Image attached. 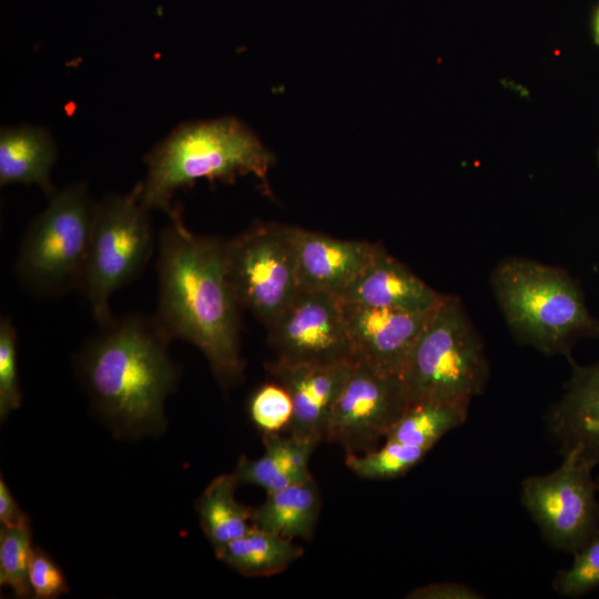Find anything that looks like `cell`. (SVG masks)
<instances>
[{"label": "cell", "instance_id": "obj_1", "mask_svg": "<svg viewBox=\"0 0 599 599\" xmlns=\"http://www.w3.org/2000/svg\"><path fill=\"white\" fill-rule=\"evenodd\" d=\"M159 297L153 315L172 341L184 339L207 359L219 384L241 380L238 306L224 266V240L197 235L181 213L170 219L158 241Z\"/></svg>", "mask_w": 599, "mask_h": 599}, {"label": "cell", "instance_id": "obj_2", "mask_svg": "<svg viewBox=\"0 0 599 599\" xmlns=\"http://www.w3.org/2000/svg\"><path fill=\"white\" fill-rule=\"evenodd\" d=\"M171 339L154 316H113L78 355L80 380L97 409L133 433L164 424V402L176 386Z\"/></svg>", "mask_w": 599, "mask_h": 599}, {"label": "cell", "instance_id": "obj_3", "mask_svg": "<svg viewBox=\"0 0 599 599\" xmlns=\"http://www.w3.org/2000/svg\"><path fill=\"white\" fill-rule=\"evenodd\" d=\"M144 161L148 170L140 182L141 201L169 217L180 211L171 203L174 193L199 179L229 184L251 174L265 193H271L267 173L274 155L252 130L232 116L180 124Z\"/></svg>", "mask_w": 599, "mask_h": 599}, {"label": "cell", "instance_id": "obj_4", "mask_svg": "<svg viewBox=\"0 0 599 599\" xmlns=\"http://www.w3.org/2000/svg\"><path fill=\"white\" fill-rule=\"evenodd\" d=\"M490 284L514 337L547 355L570 357L582 338L599 337V318L588 309L579 283L557 266L508 257Z\"/></svg>", "mask_w": 599, "mask_h": 599}, {"label": "cell", "instance_id": "obj_5", "mask_svg": "<svg viewBox=\"0 0 599 599\" xmlns=\"http://www.w3.org/2000/svg\"><path fill=\"white\" fill-rule=\"evenodd\" d=\"M488 375L477 329L460 298L446 294L429 314L400 372L408 405L436 402L469 407Z\"/></svg>", "mask_w": 599, "mask_h": 599}, {"label": "cell", "instance_id": "obj_6", "mask_svg": "<svg viewBox=\"0 0 599 599\" xmlns=\"http://www.w3.org/2000/svg\"><path fill=\"white\" fill-rule=\"evenodd\" d=\"M48 197L21 240L13 267L21 286L41 298L80 288L95 207L82 182Z\"/></svg>", "mask_w": 599, "mask_h": 599}, {"label": "cell", "instance_id": "obj_7", "mask_svg": "<svg viewBox=\"0 0 599 599\" xmlns=\"http://www.w3.org/2000/svg\"><path fill=\"white\" fill-rule=\"evenodd\" d=\"M140 182L126 194H106L95 202L80 291L98 326L114 315L111 296L135 280L154 252L150 211L141 201Z\"/></svg>", "mask_w": 599, "mask_h": 599}, {"label": "cell", "instance_id": "obj_8", "mask_svg": "<svg viewBox=\"0 0 599 599\" xmlns=\"http://www.w3.org/2000/svg\"><path fill=\"white\" fill-rule=\"evenodd\" d=\"M224 266L238 306L267 328L301 291L294 226L257 222L224 240Z\"/></svg>", "mask_w": 599, "mask_h": 599}, {"label": "cell", "instance_id": "obj_9", "mask_svg": "<svg viewBox=\"0 0 599 599\" xmlns=\"http://www.w3.org/2000/svg\"><path fill=\"white\" fill-rule=\"evenodd\" d=\"M558 468L521 483V501L544 538L575 552L599 531V499L593 464L577 451L562 454Z\"/></svg>", "mask_w": 599, "mask_h": 599}, {"label": "cell", "instance_id": "obj_10", "mask_svg": "<svg viewBox=\"0 0 599 599\" xmlns=\"http://www.w3.org/2000/svg\"><path fill=\"white\" fill-rule=\"evenodd\" d=\"M407 406L399 376L354 362L332 409L325 440L341 445L346 454L370 451L386 439Z\"/></svg>", "mask_w": 599, "mask_h": 599}, {"label": "cell", "instance_id": "obj_11", "mask_svg": "<svg viewBox=\"0 0 599 599\" xmlns=\"http://www.w3.org/2000/svg\"><path fill=\"white\" fill-rule=\"evenodd\" d=\"M276 358L288 363L355 362L338 296L301 290L266 328Z\"/></svg>", "mask_w": 599, "mask_h": 599}, {"label": "cell", "instance_id": "obj_12", "mask_svg": "<svg viewBox=\"0 0 599 599\" xmlns=\"http://www.w3.org/2000/svg\"><path fill=\"white\" fill-rule=\"evenodd\" d=\"M342 302V301H341ZM355 362L399 376L432 311L413 312L343 303Z\"/></svg>", "mask_w": 599, "mask_h": 599}, {"label": "cell", "instance_id": "obj_13", "mask_svg": "<svg viewBox=\"0 0 599 599\" xmlns=\"http://www.w3.org/2000/svg\"><path fill=\"white\" fill-rule=\"evenodd\" d=\"M353 364L288 363L277 358L266 364L273 380L287 389L293 402L286 433L314 446L325 440L332 409Z\"/></svg>", "mask_w": 599, "mask_h": 599}, {"label": "cell", "instance_id": "obj_14", "mask_svg": "<svg viewBox=\"0 0 599 599\" xmlns=\"http://www.w3.org/2000/svg\"><path fill=\"white\" fill-rule=\"evenodd\" d=\"M301 290L339 296L383 247L366 241L341 240L294 226Z\"/></svg>", "mask_w": 599, "mask_h": 599}, {"label": "cell", "instance_id": "obj_15", "mask_svg": "<svg viewBox=\"0 0 599 599\" xmlns=\"http://www.w3.org/2000/svg\"><path fill=\"white\" fill-rule=\"evenodd\" d=\"M572 370L560 399L550 408L547 427L560 444V453L577 451L599 464V363L578 365Z\"/></svg>", "mask_w": 599, "mask_h": 599}, {"label": "cell", "instance_id": "obj_16", "mask_svg": "<svg viewBox=\"0 0 599 599\" xmlns=\"http://www.w3.org/2000/svg\"><path fill=\"white\" fill-rule=\"evenodd\" d=\"M445 296L383 248L338 297L343 303L426 312Z\"/></svg>", "mask_w": 599, "mask_h": 599}, {"label": "cell", "instance_id": "obj_17", "mask_svg": "<svg viewBox=\"0 0 599 599\" xmlns=\"http://www.w3.org/2000/svg\"><path fill=\"white\" fill-rule=\"evenodd\" d=\"M58 150L50 133L40 126L22 124L0 132V184L38 185L50 196L54 191L51 170Z\"/></svg>", "mask_w": 599, "mask_h": 599}, {"label": "cell", "instance_id": "obj_18", "mask_svg": "<svg viewBox=\"0 0 599 599\" xmlns=\"http://www.w3.org/2000/svg\"><path fill=\"white\" fill-rule=\"evenodd\" d=\"M263 444L258 458L238 459L233 474L240 484L258 486L268 494L313 477L308 463L316 446L288 433L263 434Z\"/></svg>", "mask_w": 599, "mask_h": 599}, {"label": "cell", "instance_id": "obj_19", "mask_svg": "<svg viewBox=\"0 0 599 599\" xmlns=\"http://www.w3.org/2000/svg\"><path fill=\"white\" fill-rule=\"evenodd\" d=\"M321 510V496L313 477L267 494L252 509V525L287 539L309 540Z\"/></svg>", "mask_w": 599, "mask_h": 599}, {"label": "cell", "instance_id": "obj_20", "mask_svg": "<svg viewBox=\"0 0 599 599\" xmlns=\"http://www.w3.org/2000/svg\"><path fill=\"white\" fill-rule=\"evenodd\" d=\"M303 554L293 540L252 526L215 555L243 576L266 577L284 571Z\"/></svg>", "mask_w": 599, "mask_h": 599}, {"label": "cell", "instance_id": "obj_21", "mask_svg": "<svg viewBox=\"0 0 599 599\" xmlns=\"http://www.w3.org/2000/svg\"><path fill=\"white\" fill-rule=\"evenodd\" d=\"M237 484L234 474L220 475L209 484L196 502L201 527L215 554L253 526L252 509L235 498Z\"/></svg>", "mask_w": 599, "mask_h": 599}, {"label": "cell", "instance_id": "obj_22", "mask_svg": "<svg viewBox=\"0 0 599 599\" xmlns=\"http://www.w3.org/2000/svg\"><path fill=\"white\" fill-rule=\"evenodd\" d=\"M469 407L436 402L408 405L385 440L432 449L448 432L459 427Z\"/></svg>", "mask_w": 599, "mask_h": 599}, {"label": "cell", "instance_id": "obj_23", "mask_svg": "<svg viewBox=\"0 0 599 599\" xmlns=\"http://www.w3.org/2000/svg\"><path fill=\"white\" fill-rule=\"evenodd\" d=\"M429 449L384 440L380 447L363 454H346V466L358 477L373 480L405 475L427 455Z\"/></svg>", "mask_w": 599, "mask_h": 599}, {"label": "cell", "instance_id": "obj_24", "mask_svg": "<svg viewBox=\"0 0 599 599\" xmlns=\"http://www.w3.org/2000/svg\"><path fill=\"white\" fill-rule=\"evenodd\" d=\"M33 548L29 524L0 529V585L9 587L17 597L32 592L28 571Z\"/></svg>", "mask_w": 599, "mask_h": 599}, {"label": "cell", "instance_id": "obj_25", "mask_svg": "<svg viewBox=\"0 0 599 599\" xmlns=\"http://www.w3.org/2000/svg\"><path fill=\"white\" fill-rule=\"evenodd\" d=\"M248 413L262 434L286 433L293 418V402L287 389L272 380L253 393Z\"/></svg>", "mask_w": 599, "mask_h": 599}, {"label": "cell", "instance_id": "obj_26", "mask_svg": "<svg viewBox=\"0 0 599 599\" xmlns=\"http://www.w3.org/2000/svg\"><path fill=\"white\" fill-rule=\"evenodd\" d=\"M572 555L571 566L559 570L552 581L554 590L567 598L581 597L599 587V531Z\"/></svg>", "mask_w": 599, "mask_h": 599}, {"label": "cell", "instance_id": "obj_27", "mask_svg": "<svg viewBox=\"0 0 599 599\" xmlns=\"http://www.w3.org/2000/svg\"><path fill=\"white\" fill-rule=\"evenodd\" d=\"M21 403L17 361V329L8 316L0 318V417L3 420Z\"/></svg>", "mask_w": 599, "mask_h": 599}, {"label": "cell", "instance_id": "obj_28", "mask_svg": "<svg viewBox=\"0 0 599 599\" xmlns=\"http://www.w3.org/2000/svg\"><path fill=\"white\" fill-rule=\"evenodd\" d=\"M28 579L34 598L51 599L69 591L61 569L40 548L32 550Z\"/></svg>", "mask_w": 599, "mask_h": 599}, {"label": "cell", "instance_id": "obj_29", "mask_svg": "<svg viewBox=\"0 0 599 599\" xmlns=\"http://www.w3.org/2000/svg\"><path fill=\"white\" fill-rule=\"evenodd\" d=\"M410 599H480L484 598L474 588L453 581L435 582L418 587L407 596Z\"/></svg>", "mask_w": 599, "mask_h": 599}, {"label": "cell", "instance_id": "obj_30", "mask_svg": "<svg viewBox=\"0 0 599 599\" xmlns=\"http://www.w3.org/2000/svg\"><path fill=\"white\" fill-rule=\"evenodd\" d=\"M0 522L4 527H19L29 524L2 478L0 480Z\"/></svg>", "mask_w": 599, "mask_h": 599}, {"label": "cell", "instance_id": "obj_31", "mask_svg": "<svg viewBox=\"0 0 599 599\" xmlns=\"http://www.w3.org/2000/svg\"><path fill=\"white\" fill-rule=\"evenodd\" d=\"M592 31H593V39L597 44H599V7L597 8L593 21H592Z\"/></svg>", "mask_w": 599, "mask_h": 599}, {"label": "cell", "instance_id": "obj_32", "mask_svg": "<svg viewBox=\"0 0 599 599\" xmlns=\"http://www.w3.org/2000/svg\"><path fill=\"white\" fill-rule=\"evenodd\" d=\"M597 481V487H598V491H599V477L596 479Z\"/></svg>", "mask_w": 599, "mask_h": 599}, {"label": "cell", "instance_id": "obj_33", "mask_svg": "<svg viewBox=\"0 0 599 599\" xmlns=\"http://www.w3.org/2000/svg\"><path fill=\"white\" fill-rule=\"evenodd\" d=\"M598 163H599V151H598Z\"/></svg>", "mask_w": 599, "mask_h": 599}]
</instances>
